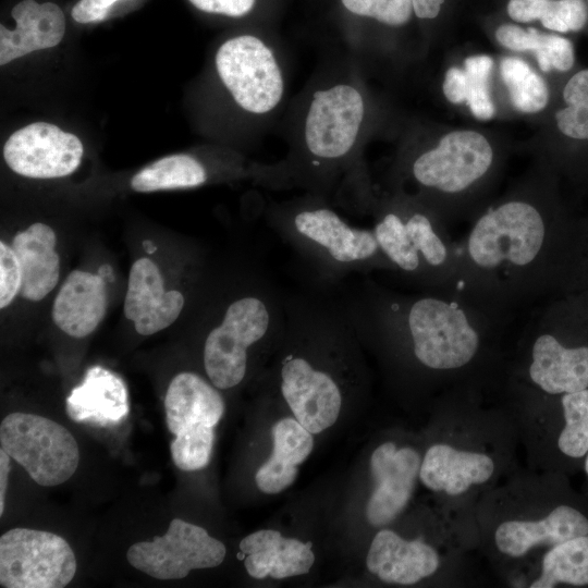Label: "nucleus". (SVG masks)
Listing matches in <instances>:
<instances>
[{
    "label": "nucleus",
    "instance_id": "f257e3e1",
    "mask_svg": "<svg viewBox=\"0 0 588 588\" xmlns=\"http://www.w3.org/2000/svg\"><path fill=\"white\" fill-rule=\"evenodd\" d=\"M339 301L357 336L414 382L446 393L489 390L504 377L509 319L462 292L404 293L366 277Z\"/></svg>",
    "mask_w": 588,
    "mask_h": 588
},
{
    "label": "nucleus",
    "instance_id": "f03ea898",
    "mask_svg": "<svg viewBox=\"0 0 588 588\" xmlns=\"http://www.w3.org/2000/svg\"><path fill=\"white\" fill-rule=\"evenodd\" d=\"M456 243L455 291L509 320L560 280L563 231L540 199L518 195L489 207Z\"/></svg>",
    "mask_w": 588,
    "mask_h": 588
},
{
    "label": "nucleus",
    "instance_id": "7ed1b4c3",
    "mask_svg": "<svg viewBox=\"0 0 588 588\" xmlns=\"http://www.w3.org/2000/svg\"><path fill=\"white\" fill-rule=\"evenodd\" d=\"M485 392L444 393V431L422 453L419 481L457 509L475 511L478 500L514 471L516 418L510 405H483Z\"/></svg>",
    "mask_w": 588,
    "mask_h": 588
},
{
    "label": "nucleus",
    "instance_id": "20e7f679",
    "mask_svg": "<svg viewBox=\"0 0 588 588\" xmlns=\"http://www.w3.org/2000/svg\"><path fill=\"white\" fill-rule=\"evenodd\" d=\"M539 470H514L475 506L479 548L511 586L550 547L588 535L587 515L553 503Z\"/></svg>",
    "mask_w": 588,
    "mask_h": 588
},
{
    "label": "nucleus",
    "instance_id": "39448f33",
    "mask_svg": "<svg viewBox=\"0 0 588 588\" xmlns=\"http://www.w3.org/2000/svg\"><path fill=\"white\" fill-rule=\"evenodd\" d=\"M269 222L324 284L335 285L351 274L396 273L372 229L353 226L327 206L279 208L271 212Z\"/></svg>",
    "mask_w": 588,
    "mask_h": 588
},
{
    "label": "nucleus",
    "instance_id": "423d86ee",
    "mask_svg": "<svg viewBox=\"0 0 588 588\" xmlns=\"http://www.w3.org/2000/svg\"><path fill=\"white\" fill-rule=\"evenodd\" d=\"M375 237L397 275L417 291H455L457 243L425 204L392 200L376 211Z\"/></svg>",
    "mask_w": 588,
    "mask_h": 588
},
{
    "label": "nucleus",
    "instance_id": "0eeeda50",
    "mask_svg": "<svg viewBox=\"0 0 588 588\" xmlns=\"http://www.w3.org/2000/svg\"><path fill=\"white\" fill-rule=\"evenodd\" d=\"M285 324V294L261 278L231 299L203 347L205 372L219 390L232 389L248 372L253 350L279 342Z\"/></svg>",
    "mask_w": 588,
    "mask_h": 588
},
{
    "label": "nucleus",
    "instance_id": "6e6552de",
    "mask_svg": "<svg viewBox=\"0 0 588 588\" xmlns=\"http://www.w3.org/2000/svg\"><path fill=\"white\" fill-rule=\"evenodd\" d=\"M505 385L546 395L588 389V344H569L556 306L539 311L525 327Z\"/></svg>",
    "mask_w": 588,
    "mask_h": 588
},
{
    "label": "nucleus",
    "instance_id": "1a4fd4ad",
    "mask_svg": "<svg viewBox=\"0 0 588 588\" xmlns=\"http://www.w3.org/2000/svg\"><path fill=\"white\" fill-rule=\"evenodd\" d=\"M494 162L489 140L478 132L462 130L445 134L436 147L416 156L408 171L424 193L453 201L487 180Z\"/></svg>",
    "mask_w": 588,
    "mask_h": 588
},
{
    "label": "nucleus",
    "instance_id": "9d476101",
    "mask_svg": "<svg viewBox=\"0 0 588 588\" xmlns=\"http://www.w3.org/2000/svg\"><path fill=\"white\" fill-rule=\"evenodd\" d=\"M0 444L38 485L53 487L70 479L79 463L74 436L44 416L15 412L0 425Z\"/></svg>",
    "mask_w": 588,
    "mask_h": 588
},
{
    "label": "nucleus",
    "instance_id": "9b49d317",
    "mask_svg": "<svg viewBox=\"0 0 588 588\" xmlns=\"http://www.w3.org/2000/svg\"><path fill=\"white\" fill-rule=\"evenodd\" d=\"M75 573L74 552L57 534L13 528L0 537L1 587L62 588Z\"/></svg>",
    "mask_w": 588,
    "mask_h": 588
},
{
    "label": "nucleus",
    "instance_id": "f8f14e48",
    "mask_svg": "<svg viewBox=\"0 0 588 588\" xmlns=\"http://www.w3.org/2000/svg\"><path fill=\"white\" fill-rule=\"evenodd\" d=\"M218 75L244 110L264 114L281 101L284 82L272 50L258 37L228 39L216 53Z\"/></svg>",
    "mask_w": 588,
    "mask_h": 588
},
{
    "label": "nucleus",
    "instance_id": "ddd939ff",
    "mask_svg": "<svg viewBox=\"0 0 588 588\" xmlns=\"http://www.w3.org/2000/svg\"><path fill=\"white\" fill-rule=\"evenodd\" d=\"M225 553V546L205 528L174 518L163 536L132 544L126 559L136 569L170 580L184 578L192 569L216 567Z\"/></svg>",
    "mask_w": 588,
    "mask_h": 588
},
{
    "label": "nucleus",
    "instance_id": "4468645a",
    "mask_svg": "<svg viewBox=\"0 0 588 588\" xmlns=\"http://www.w3.org/2000/svg\"><path fill=\"white\" fill-rule=\"evenodd\" d=\"M477 543L467 540L434 544L422 538L407 539L390 529L372 538L367 558L368 571L387 584L411 586L437 575L445 562L461 567L465 552Z\"/></svg>",
    "mask_w": 588,
    "mask_h": 588
},
{
    "label": "nucleus",
    "instance_id": "2eb2a0df",
    "mask_svg": "<svg viewBox=\"0 0 588 588\" xmlns=\"http://www.w3.org/2000/svg\"><path fill=\"white\" fill-rule=\"evenodd\" d=\"M365 114L360 93L339 84L314 94L304 130L308 154L320 162H336L353 149Z\"/></svg>",
    "mask_w": 588,
    "mask_h": 588
},
{
    "label": "nucleus",
    "instance_id": "dca6fc26",
    "mask_svg": "<svg viewBox=\"0 0 588 588\" xmlns=\"http://www.w3.org/2000/svg\"><path fill=\"white\" fill-rule=\"evenodd\" d=\"M219 389L201 376L183 371L171 380L164 397L166 421L175 437L172 450H211L215 427L224 414Z\"/></svg>",
    "mask_w": 588,
    "mask_h": 588
},
{
    "label": "nucleus",
    "instance_id": "f3484780",
    "mask_svg": "<svg viewBox=\"0 0 588 588\" xmlns=\"http://www.w3.org/2000/svg\"><path fill=\"white\" fill-rule=\"evenodd\" d=\"M279 380L280 392L295 419L313 434L336 421L343 405L336 377L313 368L302 355L283 345Z\"/></svg>",
    "mask_w": 588,
    "mask_h": 588
},
{
    "label": "nucleus",
    "instance_id": "a211bd4d",
    "mask_svg": "<svg viewBox=\"0 0 588 588\" xmlns=\"http://www.w3.org/2000/svg\"><path fill=\"white\" fill-rule=\"evenodd\" d=\"M84 147L79 138L47 122H35L15 131L3 146L9 168L32 179H54L73 173Z\"/></svg>",
    "mask_w": 588,
    "mask_h": 588
},
{
    "label": "nucleus",
    "instance_id": "6ab92c4d",
    "mask_svg": "<svg viewBox=\"0 0 588 588\" xmlns=\"http://www.w3.org/2000/svg\"><path fill=\"white\" fill-rule=\"evenodd\" d=\"M422 453L409 444L385 441L371 453L369 467L373 489L366 518L373 527L393 523L409 504L421 466Z\"/></svg>",
    "mask_w": 588,
    "mask_h": 588
},
{
    "label": "nucleus",
    "instance_id": "aec40b11",
    "mask_svg": "<svg viewBox=\"0 0 588 588\" xmlns=\"http://www.w3.org/2000/svg\"><path fill=\"white\" fill-rule=\"evenodd\" d=\"M185 304L177 290L166 291L158 266L148 258L137 259L130 270L124 316L137 333L150 335L172 324Z\"/></svg>",
    "mask_w": 588,
    "mask_h": 588
},
{
    "label": "nucleus",
    "instance_id": "412c9836",
    "mask_svg": "<svg viewBox=\"0 0 588 588\" xmlns=\"http://www.w3.org/2000/svg\"><path fill=\"white\" fill-rule=\"evenodd\" d=\"M14 29L0 25V65L36 50L52 48L63 38L65 19L59 5L23 0L12 9Z\"/></svg>",
    "mask_w": 588,
    "mask_h": 588
},
{
    "label": "nucleus",
    "instance_id": "4be33fe9",
    "mask_svg": "<svg viewBox=\"0 0 588 588\" xmlns=\"http://www.w3.org/2000/svg\"><path fill=\"white\" fill-rule=\"evenodd\" d=\"M65 411L76 422L115 426L125 419L130 411L126 385L113 371L93 366L66 397Z\"/></svg>",
    "mask_w": 588,
    "mask_h": 588
},
{
    "label": "nucleus",
    "instance_id": "5701e85b",
    "mask_svg": "<svg viewBox=\"0 0 588 588\" xmlns=\"http://www.w3.org/2000/svg\"><path fill=\"white\" fill-rule=\"evenodd\" d=\"M240 550L248 575L256 579L303 575L315 562L311 543L283 537L272 529L249 534L241 540Z\"/></svg>",
    "mask_w": 588,
    "mask_h": 588
},
{
    "label": "nucleus",
    "instance_id": "b1692460",
    "mask_svg": "<svg viewBox=\"0 0 588 588\" xmlns=\"http://www.w3.org/2000/svg\"><path fill=\"white\" fill-rule=\"evenodd\" d=\"M108 307L107 283L98 274L74 270L65 279L52 306V319L73 338L90 334Z\"/></svg>",
    "mask_w": 588,
    "mask_h": 588
},
{
    "label": "nucleus",
    "instance_id": "393cba45",
    "mask_svg": "<svg viewBox=\"0 0 588 588\" xmlns=\"http://www.w3.org/2000/svg\"><path fill=\"white\" fill-rule=\"evenodd\" d=\"M56 244L54 231L41 222L29 225L13 237L11 247L22 271L20 295L25 299L41 301L57 285L60 259L54 250Z\"/></svg>",
    "mask_w": 588,
    "mask_h": 588
},
{
    "label": "nucleus",
    "instance_id": "a878e982",
    "mask_svg": "<svg viewBox=\"0 0 588 588\" xmlns=\"http://www.w3.org/2000/svg\"><path fill=\"white\" fill-rule=\"evenodd\" d=\"M311 434L295 418H282L272 426V453L255 475L256 485L261 492L277 494L295 481L297 465L313 451Z\"/></svg>",
    "mask_w": 588,
    "mask_h": 588
},
{
    "label": "nucleus",
    "instance_id": "bb28decb",
    "mask_svg": "<svg viewBox=\"0 0 588 588\" xmlns=\"http://www.w3.org/2000/svg\"><path fill=\"white\" fill-rule=\"evenodd\" d=\"M560 585H588V535L547 549L513 586L554 588Z\"/></svg>",
    "mask_w": 588,
    "mask_h": 588
},
{
    "label": "nucleus",
    "instance_id": "cd10ccee",
    "mask_svg": "<svg viewBox=\"0 0 588 588\" xmlns=\"http://www.w3.org/2000/svg\"><path fill=\"white\" fill-rule=\"evenodd\" d=\"M206 168L186 154L163 157L138 171L131 180V187L140 193L192 188L207 181Z\"/></svg>",
    "mask_w": 588,
    "mask_h": 588
},
{
    "label": "nucleus",
    "instance_id": "c85d7f7f",
    "mask_svg": "<svg viewBox=\"0 0 588 588\" xmlns=\"http://www.w3.org/2000/svg\"><path fill=\"white\" fill-rule=\"evenodd\" d=\"M506 10L516 22L540 20L543 27L560 33L578 32L588 19L584 0H510Z\"/></svg>",
    "mask_w": 588,
    "mask_h": 588
},
{
    "label": "nucleus",
    "instance_id": "c756f323",
    "mask_svg": "<svg viewBox=\"0 0 588 588\" xmlns=\"http://www.w3.org/2000/svg\"><path fill=\"white\" fill-rule=\"evenodd\" d=\"M500 73L517 111L537 113L547 107L548 85L524 60L514 57L502 59Z\"/></svg>",
    "mask_w": 588,
    "mask_h": 588
},
{
    "label": "nucleus",
    "instance_id": "7c9ffc66",
    "mask_svg": "<svg viewBox=\"0 0 588 588\" xmlns=\"http://www.w3.org/2000/svg\"><path fill=\"white\" fill-rule=\"evenodd\" d=\"M559 396L563 425L555 436V448L566 457H585L588 453V389Z\"/></svg>",
    "mask_w": 588,
    "mask_h": 588
},
{
    "label": "nucleus",
    "instance_id": "2f4dec72",
    "mask_svg": "<svg viewBox=\"0 0 588 588\" xmlns=\"http://www.w3.org/2000/svg\"><path fill=\"white\" fill-rule=\"evenodd\" d=\"M493 60L489 56L479 54L465 59L466 103L478 120H490L495 113L489 88Z\"/></svg>",
    "mask_w": 588,
    "mask_h": 588
},
{
    "label": "nucleus",
    "instance_id": "473e14b6",
    "mask_svg": "<svg viewBox=\"0 0 588 588\" xmlns=\"http://www.w3.org/2000/svg\"><path fill=\"white\" fill-rule=\"evenodd\" d=\"M353 14L371 17L389 26L406 24L412 13V0H341Z\"/></svg>",
    "mask_w": 588,
    "mask_h": 588
},
{
    "label": "nucleus",
    "instance_id": "72a5a7b5",
    "mask_svg": "<svg viewBox=\"0 0 588 588\" xmlns=\"http://www.w3.org/2000/svg\"><path fill=\"white\" fill-rule=\"evenodd\" d=\"M536 49L532 51L542 72L558 70L566 72L574 64V48L572 42L561 36L540 33Z\"/></svg>",
    "mask_w": 588,
    "mask_h": 588
},
{
    "label": "nucleus",
    "instance_id": "f704fd0d",
    "mask_svg": "<svg viewBox=\"0 0 588 588\" xmlns=\"http://www.w3.org/2000/svg\"><path fill=\"white\" fill-rule=\"evenodd\" d=\"M22 271L11 246L0 242V307L4 308L20 294Z\"/></svg>",
    "mask_w": 588,
    "mask_h": 588
},
{
    "label": "nucleus",
    "instance_id": "c9c22d12",
    "mask_svg": "<svg viewBox=\"0 0 588 588\" xmlns=\"http://www.w3.org/2000/svg\"><path fill=\"white\" fill-rule=\"evenodd\" d=\"M555 120L562 134L588 140V107L566 106L556 112Z\"/></svg>",
    "mask_w": 588,
    "mask_h": 588
},
{
    "label": "nucleus",
    "instance_id": "e433bc0d",
    "mask_svg": "<svg viewBox=\"0 0 588 588\" xmlns=\"http://www.w3.org/2000/svg\"><path fill=\"white\" fill-rule=\"evenodd\" d=\"M256 0H189L198 10L231 17L246 15L254 8Z\"/></svg>",
    "mask_w": 588,
    "mask_h": 588
},
{
    "label": "nucleus",
    "instance_id": "4c0bfd02",
    "mask_svg": "<svg viewBox=\"0 0 588 588\" xmlns=\"http://www.w3.org/2000/svg\"><path fill=\"white\" fill-rule=\"evenodd\" d=\"M120 0H79L71 11L74 21L91 23L105 20L112 5Z\"/></svg>",
    "mask_w": 588,
    "mask_h": 588
},
{
    "label": "nucleus",
    "instance_id": "58836bf2",
    "mask_svg": "<svg viewBox=\"0 0 588 588\" xmlns=\"http://www.w3.org/2000/svg\"><path fill=\"white\" fill-rule=\"evenodd\" d=\"M442 90L445 98L454 105L466 101V73L457 66L450 68L444 75Z\"/></svg>",
    "mask_w": 588,
    "mask_h": 588
},
{
    "label": "nucleus",
    "instance_id": "ea45409f",
    "mask_svg": "<svg viewBox=\"0 0 588 588\" xmlns=\"http://www.w3.org/2000/svg\"><path fill=\"white\" fill-rule=\"evenodd\" d=\"M566 106L588 107V69L574 74L563 89Z\"/></svg>",
    "mask_w": 588,
    "mask_h": 588
},
{
    "label": "nucleus",
    "instance_id": "a19ab883",
    "mask_svg": "<svg viewBox=\"0 0 588 588\" xmlns=\"http://www.w3.org/2000/svg\"><path fill=\"white\" fill-rule=\"evenodd\" d=\"M414 13L419 19H434L438 16L444 0H412Z\"/></svg>",
    "mask_w": 588,
    "mask_h": 588
},
{
    "label": "nucleus",
    "instance_id": "79ce46f5",
    "mask_svg": "<svg viewBox=\"0 0 588 588\" xmlns=\"http://www.w3.org/2000/svg\"><path fill=\"white\" fill-rule=\"evenodd\" d=\"M11 469V456L4 451L0 450V515L4 511L5 492L9 480V473Z\"/></svg>",
    "mask_w": 588,
    "mask_h": 588
},
{
    "label": "nucleus",
    "instance_id": "37998d69",
    "mask_svg": "<svg viewBox=\"0 0 588 588\" xmlns=\"http://www.w3.org/2000/svg\"><path fill=\"white\" fill-rule=\"evenodd\" d=\"M97 274L105 280V282H113L114 273L113 269L109 265H102L99 267Z\"/></svg>",
    "mask_w": 588,
    "mask_h": 588
},
{
    "label": "nucleus",
    "instance_id": "c03bdc74",
    "mask_svg": "<svg viewBox=\"0 0 588 588\" xmlns=\"http://www.w3.org/2000/svg\"><path fill=\"white\" fill-rule=\"evenodd\" d=\"M143 246H144L145 250L147 253H149V254L155 253L156 249H157V247L152 244V242L148 241V240L143 242Z\"/></svg>",
    "mask_w": 588,
    "mask_h": 588
},
{
    "label": "nucleus",
    "instance_id": "a18cd8bd",
    "mask_svg": "<svg viewBox=\"0 0 588 588\" xmlns=\"http://www.w3.org/2000/svg\"><path fill=\"white\" fill-rule=\"evenodd\" d=\"M584 467H585V471H586V474H587V476H588V453H587V455L585 456Z\"/></svg>",
    "mask_w": 588,
    "mask_h": 588
},
{
    "label": "nucleus",
    "instance_id": "49530a36",
    "mask_svg": "<svg viewBox=\"0 0 588 588\" xmlns=\"http://www.w3.org/2000/svg\"><path fill=\"white\" fill-rule=\"evenodd\" d=\"M588 1V0H587Z\"/></svg>",
    "mask_w": 588,
    "mask_h": 588
}]
</instances>
